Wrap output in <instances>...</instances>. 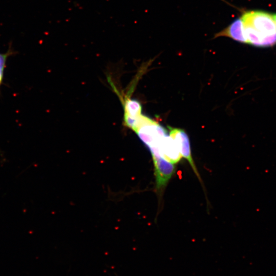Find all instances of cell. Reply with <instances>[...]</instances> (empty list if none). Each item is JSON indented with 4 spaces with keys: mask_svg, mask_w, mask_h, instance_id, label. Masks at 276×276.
I'll use <instances>...</instances> for the list:
<instances>
[{
    "mask_svg": "<svg viewBox=\"0 0 276 276\" xmlns=\"http://www.w3.org/2000/svg\"><path fill=\"white\" fill-rule=\"evenodd\" d=\"M15 52L13 51L11 48V45H9V48L7 52L5 53H0V85L2 82L3 78V74L6 62L8 57Z\"/></svg>",
    "mask_w": 276,
    "mask_h": 276,
    "instance_id": "cell-7",
    "label": "cell"
},
{
    "mask_svg": "<svg viewBox=\"0 0 276 276\" xmlns=\"http://www.w3.org/2000/svg\"><path fill=\"white\" fill-rule=\"evenodd\" d=\"M169 135L175 141L181 156L185 158L192 167L194 172L200 178L199 173L193 160L189 137L186 132L181 129L168 126Z\"/></svg>",
    "mask_w": 276,
    "mask_h": 276,
    "instance_id": "cell-2",
    "label": "cell"
},
{
    "mask_svg": "<svg viewBox=\"0 0 276 276\" xmlns=\"http://www.w3.org/2000/svg\"><path fill=\"white\" fill-rule=\"evenodd\" d=\"M241 18L248 44L257 47L276 44V25L272 15L261 11H249Z\"/></svg>",
    "mask_w": 276,
    "mask_h": 276,
    "instance_id": "cell-1",
    "label": "cell"
},
{
    "mask_svg": "<svg viewBox=\"0 0 276 276\" xmlns=\"http://www.w3.org/2000/svg\"><path fill=\"white\" fill-rule=\"evenodd\" d=\"M154 167L156 187L158 190L165 188L174 173L173 164L162 157L153 158Z\"/></svg>",
    "mask_w": 276,
    "mask_h": 276,
    "instance_id": "cell-3",
    "label": "cell"
},
{
    "mask_svg": "<svg viewBox=\"0 0 276 276\" xmlns=\"http://www.w3.org/2000/svg\"><path fill=\"white\" fill-rule=\"evenodd\" d=\"M161 156L172 164H176L181 158L179 148L174 139L169 135L165 136L159 145Z\"/></svg>",
    "mask_w": 276,
    "mask_h": 276,
    "instance_id": "cell-5",
    "label": "cell"
},
{
    "mask_svg": "<svg viewBox=\"0 0 276 276\" xmlns=\"http://www.w3.org/2000/svg\"><path fill=\"white\" fill-rule=\"evenodd\" d=\"M219 37H226L241 43H247L241 18L233 20L227 27L216 33L214 38Z\"/></svg>",
    "mask_w": 276,
    "mask_h": 276,
    "instance_id": "cell-4",
    "label": "cell"
},
{
    "mask_svg": "<svg viewBox=\"0 0 276 276\" xmlns=\"http://www.w3.org/2000/svg\"><path fill=\"white\" fill-rule=\"evenodd\" d=\"M272 15H273V19L276 25V14H273Z\"/></svg>",
    "mask_w": 276,
    "mask_h": 276,
    "instance_id": "cell-8",
    "label": "cell"
},
{
    "mask_svg": "<svg viewBox=\"0 0 276 276\" xmlns=\"http://www.w3.org/2000/svg\"><path fill=\"white\" fill-rule=\"evenodd\" d=\"M124 121L135 119L142 114L140 103L126 97L123 100Z\"/></svg>",
    "mask_w": 276,
    "mask_h": 276,
    "instance_id": "cell-6",
    "label": "cell"
}]
</instances>
